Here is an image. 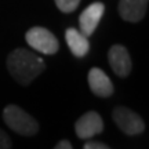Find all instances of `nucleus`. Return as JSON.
Segmentation results:
<instances>
[{
  "instance_id": "obj_1",
  "label": "nucleus",
  "mask_w": 149,
  "mask_h": 149,
  "mask_svg": "<svg viewBox=\"0 0 149 149\" xmlns=\"http://www.w3.org/2000/svg\"><path fill=\"white\" fill-rule=\"evenodd\" d=\"M7 69L15 81L28 86L46 69V64L26 48H15L7 58Z\"/></svg>"
},
{
  "instance_id": "obj_2",
  "label": "nucleus",
  "mask_w": 149,
  "mask_h": 149,
  "mask_svg": "<svg viewBox=\"0 0 149 149\" xmlns=\"http://www.w3.org/2000/svg\"><path fill=\"white\" fill-rule=\"evenodd\" d=\"M3 120L8 127L24 137H32L39 131V123L35 117L17 105H7L3 111Z\"/></svg>"
},
{
  "instance_id": "obj_3",
  "label": "nucleus",
  "mask_w": 149,
  "mask_h": 149,
  "mask_svg": "<svg viewBox=\"0 0 149 149\" xmlns=\"http://www.w3.org/2000/svg\"><path fill=\"white\" fill-rule=\"evenodd\" d=\"M25 40L33 50H36L42 54H46V55H53L59 48L58 39L48 29L42 26L31 28L25 35Z\"/></svg>"
},
{
  "instance_id": "obj_4",
  "label": "nucleus",
  "mask_w": 149,
  "mask_h": 149,
  "mask_svg": "<svg viewBox=\"0 0 149 149\" xmlns=\"http://www.w3.org/2000/svg\"><path fill=\"white\" fill-rule=\"evenodd\" d=\"M112 117L116 126L126 135H138L144 133L145 123L142 117L137 112L131 111L126 107H116L112 112Z\"/></svg>"
},
{
  "instance_id": "obj_5",
  "label": "nucleus",
  "mask_w": 149,
  "mask_h": 149,
  "mask_svg": "<svg viewBox=\"0 0 149 149\" xmlns=\"http://www.w3.org/2000/svg\"><path fill=\"white\" fill-rule=\"evenodd\" d=\"M102 130H104L102 117L100 116V113L94 111L86 112L74 123V131L80 139H90L101 134Z\"/></svg>"
},
{
  "instance_id": "obj_6",
  "label": "nucleus",
  "mask_w": 149,
  "mask_h": 149,
  "mask_svg": "<svg viewBox=\"0 0 149 149\" xmlns=\"http://www.w3.org/2000/svg\"><path fill=\"white\" fill-rule=\"evenodd\" d=\"M108 59L111 68L113 69V72L120 76V77H126L131 72V58L128 54L127 48L122 46V44H115L112 46L109 53H108Z\"/></svg>"
},
{
  "instance_id": "obj_7",
  "label": "nucleus",
  "mask_w": 149,
  "mask_h": 149,
  "mask_svg": "<svg viewBox=\"0 0 149 149\" xmlns=\"http://www.w3.org/2000/svg\"><path fill=\"white\" fill-rule=\"evenodd\" d=\"M104 11H105V6L102 3H93L87 8H84V11L80 14L79 26L80 32L84 36L88 37L94 33L95 28L98 26V22L101 21Z\"/></svg>"
},
{
  "instance_id": "obj_8",
  "label": "nucleus",
  "mask_w": 149,
  "mask_h": 149,
  "mask_svg": "<svg viewBox=\"0 0 149 149\" xmlns=\"http://www.w3.org/2000/svg\"><path fill=\"white\" fill-rule=\"evenodd\" d=\"M87 80H88V86H90L91 91L97 97L107 98L113 94V84H112L111 79L100 68H91L87 74Z\"/></svg>"
},
{
  "instance_id": "obj_9",
  "label": "nucleus",
  "mask_w": 149,
  "mask_h": 149,
  "mask_svg": "<svg viewBox=\"0 0 149 149\" xmlns=\"http://www.w3.org/2000/svg\"><path fill=\"white\" fill-rule=\"evenodd\" d=\"M149 0H120L119 1V15L127 22H138L146 14Z\"/></svg>"
},
{
  "instance_id": "obj_10",
  "label": "nucleus",
  "mask_w": 149,
  "mask_h": 149,
  "mask_svg": "<svg viewBox=\"0 0 149 149\" xmlns=\"http://www.w3.org/2000/svg\"><path fill=\"white\" fill-rule=\"evenodd\" d=\"M65 40L68 43L72 54H73L74 57H77V58L84 57L86 54L88 53V50H90V43H88L87 36H84L80 31L74 29V28L66 29V32H65Z\"/></svg>"
},
{
  "instance_id": "obj_11",
  "label": "nucleus",
  "mask_w": 149,
  "mask_h": 149,
  "mask_svg": "<svg viewBox=\"0 0 149 149\" xmlns=\"http://www.w3.org/2000/svg\"><path fill=\"white\" fill-rule=\"evenodd\" d=\"M80 0H55V4L62 13H72L77 8Z\"/></svg>"
},
{
  "instance_id": "obj_12",
  "label": "nucleus",
  "mask_w": 149,
  "mask_h": 149,
  "mask_svg": "<svg viewBox=\"0 0 149 149\" xmlns=\"http://www.w3.org/2000/svg\"><path fill=\"white\" fill-rule=\"evenodd\" d=\"M0 149H11V139L8 134L0 128Z\"/></svg>"
},
{
  "instance_id": "obj_13",
  "label": "nucleus",
  "mask_w": 149,
  "mask_h": 149,
  "mask_svg": "<svg viewBox=\"0 0 149 149\" xmlns=\"http://www.w3.org/2000/svg\"><path fill=\"white\" fill-rule=\"evenodd\" d=\"M83 149H111L108 145L98 142V141H87L83 146Z\"/></svg>"
},
{
  "instance_id": "obj_14",
  "label": "nucleus",
  "mask_w": 149,
  "mask_h": 149,
  "mask_svg": "<svg viewBox=\"0 0 149 149\" xmlns=\"http://www.w3.org/2000/svg\"><path fill=\"white\" fill-rule=\"evenodd\" d=\"M54 149H73V146H72V144L68 139H62L54 146Z\"/></svg>"
}]
</instances>
